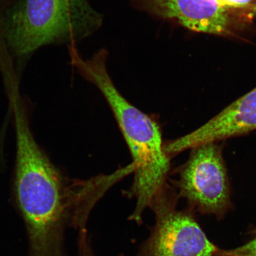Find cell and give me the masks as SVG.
I'll return each mask as SVG.
<instances>
[{"mask_svg": "<svg viewBox=\"0 0 256 256\" xmlns=\"http://www.w3.org/2000/svg\"><path fill=\"white\" fill-rule=\"evenodd\" d=\"M14 114L17 161L16 192L30 236L32 256H62L64 222L72 220L88 199L86 181L64 186L62 178L32 135L16 96Z\"/></svg>", "mask_w": 256, "mask_h": 256, "instance_id": "obj_1", "label": "cell"}, {"mask_svg": "<svg viewBox=\"0 0 256 256\" xmlns=\"http://www.w3.org/2000/svg\"><path fill=\"white\" fill-rule=\"evenodd\" d=\"M107 52L101 50L90 60L80 56L72 60L82 76L100 90L114 114L132 158L134 178L131 196L136 206L129 220L140 224L147 208L168 184L170 160L166 155L158 122L130 103L115 87L108 76Z\"/></svg>", "mask_w": 256, "mask_h": 256, "instance_id": "obj_2", "label": "cell"}, {"mask_svg": "<svg viewBox=\"0 0 256 256\" xmlns=\"http://www.w3.org/2000/svg\"><path fill=\"white\" fill-rule=\"evenodd\" d=\"M90 10L84 0H20L6 8L2 28L16 56L72 39L87 30Z\"/></svg>", "mask_w": 256, "mask_h": 256, "instance_id": "obj_3", "label": "cell"}, {"mask_svg": "<svg viewBox=\"0 0 256 256\" xmlns=\"http://www.w3.org/2000/svg\"><path fill=\"white\" fill-rule=\"evenodd\" d=\"M177 196L168 184L150 209L156 222L136 256H213L218 249L190 213L177 210Z\"/></svg>", "mask_w": 256, "mask_h": 256, "instance_id": "obj_4", "label": "cell"}, {"mask_svg": "<svg viewBox=\"0 0 256 256\" xmlns=\"http://www.w3.org/2000/svg\"><path fill=\"white\" fill-rule=\"evenodd\" d=\"M178 186L180 196L202 212L219 215L230 204L228 177L222 150L216 143L192 148L182 168Z\"/></svg>", "mask_w": 256, "mask_h": 256, "instance_id": "obj_5", "label": "cell"}, {"mask_svg": "<svg viewBox=\"0 0 256 256\" xmlns=\"http://www.w3.org/2000/svg\"><path fill=\"white\" fill-rule=\"evenodd\" d=\"M256 130V88L186 135L165 142V150L174 158L184 150L207 143L242 135Z\"/></svg>", "mask_w": 256, "mask_h": 256, "instance_id": "obj_6", "label": "cell"}, {"mask_svg": "<svg viewBox=\"0 0 256 256\" xmlns=\"http://www.w3.org/2000/svg\"><path fill=\"white\" fill-rule=\"evenodd\" d=\"M144 10L192 31L220 34L228 30L227 9L217 0H137Z\"/></svg>", "mask_w": 256, "mask_h": 256, "instance_id": "obj_7", "label": "cell"}, {"mask_svg": "<svg viewBox=\"0 0 256 256\" xmlns=\"http://www.w3.org/2000/svg\"><path fill=\"white\" fill-rule=\"evenodd\" d=\"M222 256H256V234L246 244L231 250L220 252Z\"/></svg>", "mask_w": 256, "mask_h": 256, "instance_id": "obj_8", "label": "cell"}, {"mask_svg": "<svg viewBox=\"0 0 256 256\" xmlns=\"http://www.w3.org/2000/svg\"><path fill=\"white\" fill-rule=\"evenodd\" d=\"M78 256H96L92 248L91 238L88 235V230L78 232ZM120 256H124L121 254Z\"/></svg>", "mask_w": 256, "mask_h": 256, "instance_id": "obj_9", "label": "cell"}, {"mask_svg": "<svg viewBox=\"0 0 256 256\" xmlns=\"http://www.w3.org/2000/svg\"><path fill=\"white\" fill-rule=\"evenodd\" d=\"M254 0H217L223 8H242L250 5Z\"/></svg>", "mask_w": 256, "mask_h": 256, "instance_id": "obj_10", "label": "cell"}]
</instances>
